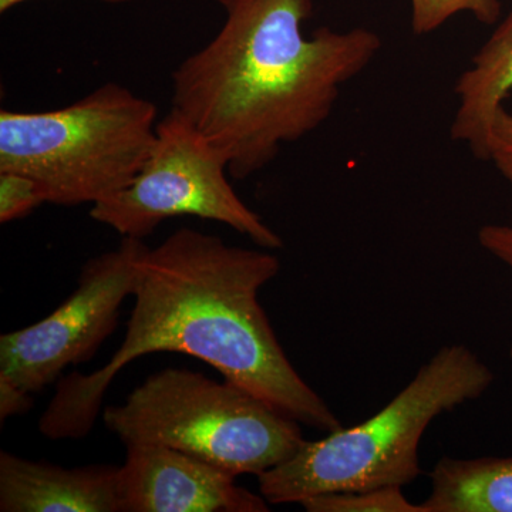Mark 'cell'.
Listing matches in <instances>:
<instances>
[{
    "mask_svg": "<svg viewBox=\"0 0 512 512\" xmlns=\"http://www.w3.org/2000/svg\"><path fill=\"white\" fill-rule=\"evenodd\" d=\"M424 512H512V458H451L430 473Z\"/></svg>",
    "mask_w": 512,
    "mask_h": 512,
    "instance_id": "11",
    "label": "cell"
},
{
    "mask_svg": "<svg viewBox=\"0 0 512 512\" xmlns=\"http://www.w3.org/2000/svg\"><path fill=\"white\" fill-rule=\"evenodd\" d=\"M120 512H266L261 494L237 476L175 448L127 446L117 474Z\"/></svg>",
    "mask_w": 512,
    "mask_h": 512,
    "instance_id": "8",
    "label": "cell"
},
{
    "mask_svg": "<svg viewBox=\"0 0 512 512\" xmlns=\"http://www.w3.org/2000/svg\"><path fill=\"white\" fill-rule=\"evenodd\" d=\"M500 0H412L414 35H429L458 13H471L483 25H495L500 19Z\"/></svg>",
    "mask_w": 512,
    "mask_h": 512,
    "instance_id": "13",
    "label": "cell"
},
{
    "mask_svg": "<svg viewBox=\"0 0 512 512\" xmlns=\"http://www.w3.org/2000/svg\"><path fill=\"white\" fill-rule=\"evenodd\" d=\"M478 242L485 251L512 269V225H484L478 231ZM510 357L512 359V343Z\"/></svg>",
    "mask_w": 512,
    "mask_h": 512,
    "instance_id": "16",
    "label": "cell"
},
{
    "mask_svg": "<svg viewBox=\"0 0 512 512\" xmlns=\"http://www.w3.org/2000/svg\"><path fill=\"white\" fill-rule=\"evenodd\" d=\"M119 467L64 468L0 451V511L120 512Z\"/></svg>",
    "mask_w": 512,
    "mask_h": 512,
    "instance_id": "9",
    "label": "cell"
},
{
    "mask_svg": "<svg viewBox=\"0 0 512 512\" xmlns=\"http://www.w3.org/2000/svg\"><path fill=\"white\" fill-rule=\"evenodd\" d=\"M156 143L136 178L123 191L92 205L90 217L121 237H150L164 221L191 215L220 222L255 242L279 249L284 241L238 197L228 163L180 111L156 127Z\"/></svg>",
    "mask_w": 512,
    "mask_h": 512,
    "instance_id": "6",
    "label": "cell"
},
{
    "mask_svg": "<svg viewBox=\"0 0 512 512\" xmlns=\"http://www.w3.org/2000/svg\"><path fill=\"white\" fill-rule=\"evenodd\" d=\"M46 204L42 188L35 180L12 171H0V222L9 224L32 214Z\"/></svg>",
    "mask_w": 512,
    "mask_h": 512,
    "instance_id": "14",
    "label": "cell"
},
{
    "mask_svg": "<svg viewBox=\"0 0 512 512\" xmlns=\"http://www.w3.org/2000/svg\"><path fill=\"white\" fill-rule=\"evenodd\" d=\"M227 13L207 46L174 70L173 109L245 180L329 119L342 87L382 49L366 28L305 36L312 0H218Z\"/></svg>",
    "mask_w": 512,
    "mask_h": 512,
    "instance_id": "2",
    "label": "cell"
},
{
    "mask_svg": "<svg viewBox=\"0 0 512 512\" xmlns=\"http://www.w3.org/2000/svg\"><path fill=\"white\" fill-rule=\"evenodd\" d=\"M104 424L127 446L158 444L183 451L234 476L258 477L302 446L301 423L244 387L183 367L148 376Z\"/></svg>",
    "mask_w": 512,
    "mask_h": 512,
    "instance_id": "5",
    "label": "cell"
},
{
    "mask_svg": "<svg viewBox=\"0 0 512 512\" xmlns=\"http://www.w3.org/2000/svg\"><path fill=\"white\" fill-rule=\"evenodd\" d=\"M493 382L473 350L444 346L375 416L305 440L285 463L259 474V494L269 504H301L320 494L412 484L421 474L420 441L433 420L483 396Z\"/></svg>",
    "mask_w": 512,
    "mask_h": 512,
    "instance_id": "3",
    "label": "cell"
},
{
    "mask_svg": "<svg viewBox=\"0 0 512 512\" xmlns=\"http://www.w3.org/2000/svg\"><path fill=\"white\" fill-rule=\"evenodd\" d=\"M144 239H121L113 251L84 264L76 291L45 319L0 336V379L30 394L45 390L63 370L96 355L117 328L133 296Z\"/></svg>",
    "mask_w": 512,
    "mask_h": 512,
    "instance_id": "7",
    "label": "cell"
},
{
    "mask_svg": "<svg viewBox=\"0 0 512 512\" xmlns=\"http://www.w3.org/2000/svg\"><path fill=\"white\" fill-rule=\"evenodd\" d=\"M488 163H493L512 187V114L504 106L497 110L491 124Z\"/></svg>",
    "mask_w": 512,
    "mask_h": 512,
    "instance_id": "15",
    "label": "cell"
},
{
    "mask_svg": "<svg viewBox=\"0 0 512 512\" xmlns=\"http://www.w3.org/2000/svg\"><path fill=\"white\" fill-rule=\"evenodd\" d=\"M30 2V0H0V12L5 13L8 10L15 8V6L22 5V3ZM107 3H128L134 0H101Z\"/></svg>",
    "mask_w": 512,
    "mask_h": 512,
    "instance_id": "18",
    "label": "cell"
},
{
    "mask_svg": "<svg viewBox=\"0 0 512 512\" xmlns=\"http://www.w3.org/2000/svg\"><path fill=\"white\" fill-rule=\"evenodd\" d=\"M279 271L281 262L271 252L232 247L192 228L147 247L138 259L123 343L99 370L60 379L37 424L40 433L55 441L84 439L114 377L158 352L202 360L303 426L325 433L342 427L289 362L259 303V291Z\"/></svg>",
    "mask_w": 512,
    "mask_h": 512,
    "instance_id": "1",
    "label": "cell"
},
{
    "mask_svg": "<svg viewBox=\"0 0 512 512\" xmlns=\"http://www.w3.org/2000/svg\"><path fill=\"white\" fill-rule=\"evenodd\" d=\"M309 512H424L403 494V487L343 491L306 498L301 503Z\"/></svg>",
    "mask_w": 512,
    "mask_h": 512,
    "instance_id": "12",
    "label": "cell"
},
{
    "mask_svg": "<svg viewBox=\"0 0 512 512\" xmlns=\"http://www.w3.org/2000/svg\"><path fill=\"white\" fill-rule=\"evenodd\" d=\"M512 90V12L460 74L454 93L458 99L451 138L467 144L471 154L488 163V140L495 113Z\"/></svg>",
    "mask_w": 512,
    "mask_h": 512,
    "instance_id": "10",
    "label": "cell"
},
{
    "mask_svg": "<svg viewBox=\"0 0 512 512\" xmlns=\"http://www.w3.org/2000/svg\"><path fill=\"white\" fill-rule=\"evenodd\" d=\"M33 394L19 389L9 380L0 379V420L2 424L10 417L22 416L33 407Z\"/></svg>",
    "mask_w": 512,
    "mask_h": 512,
    "instance_id": "17",
    "label": "cell"
},
{
    "mask_svg": "<svg viewBox=\"0 0 512 512\" xmlns=\"http://www.w3.org/2000/svg\"><path fill=\"white\" fill-rule=\"evenodd\" d=\"M158 109L104 83L62 109L0 111V171L28 175L47 204H97L136 178L156 143Z\"/></svg>",
    "mask_w": 512,
    "mask_h": 512,
    "instance_id": "4",
    "label": "cell"
}]
</instances>
